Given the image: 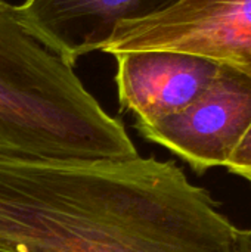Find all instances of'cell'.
I'll list each match as a JSON object with an SVG mask.
<instances>
[{
	"label": "cell",
	"mask_w": 251,
	"mask_h": 252,
	"mask_svg": "<svg viewBox=\"0 0 251 252\" xmlns=\"http://www.w3.org/2000/svg\"><path fill=\"white\" fill-rule=\"evenodd\" d=\"M237 230L173 161L0 149L1 252H237Z\"/></svg>",
	"instance_id": "1"
},
{
	"label": "cell",
	"mask_w": 251,
	"mask_h": 252,
	"mask_svg": "<svg viewBox=\"0 0 251 252\" xmlns=\"http://www.w3.org/2000/svg\"><path fill=\"white\" fill-rule=\"evenodd\" d=\"M70 63L0 0V149L52 158L126 159L139 152L123 121Z\"/></svg>",
	"instance_id": "2"
},
{
	"label": "cell",
	"mask_w": 251,
	"mask_h": 252,
	"mask_svg": "<svg viewBox=\"0 0 251 252\" xmlns=\"http://www.w3.org/2000/svg\"><path fill=\"white\" fill-rule=\"evenodd\" d=\"M96 50L176 52L251 80V0H176L152 15L117 24Z\"/></svg>",
	"instance_id": "3"
},
{
	"label": "cell",
	"mask_w": 251,
	"mask_h": 252,
	"mask_svg": "<svg viewBox=\"0 0 251 252\" xmlns=\"http://www.w3.org/2000/svg\"><path fill=\"white\" fill-rule=\"evenodd\" d=\"M251 126V80L222 66L210 86L182 111L151 124H135L197 173L226 167Z\"/></svg>",
	"instance_id": "4"
},
{
	"label": "cell",
	"mask_w": 251,
	"mask_h": 252,
	"mask_svg": "<svg viewBox=\"0 0 251 252\" xmlns=\"http://www.w3.org/2000/svg\"><path fill=\"white\" fill-rule=\"evenodd\" d=\"M114 56L118 103L136 117V124H151L182 111L210 86L222 68L203 58L164 50Z\"/></svg>",
	"instance_id": "5"
},
{
	"label": "cell",
	"mask_w": 251,
	"mask_h": 252,
	"mask_svg": "<svg viewBox=\"0 0 251 252\" xmlns=\"http://www.w3.org/2000/svg\"><path fill=\"white\" fill-rule=\"evenodd\" d=\"M173 1L176 0H24L18 6L31 31L75 65L117 24L145 18Z\"/></svg>",
	"instance_id": "6"
},
{
	"label": "cell",
	"mask_w": 251,
	"mask_h": 252,
	"mask_svg": "<svg viewBox=\"0 0 251 252\" xmlns=\"http://www.w3.org/2000/svg\"><path fill=\"white\" fill-rule=\"evenodd\" d=\"M226 168L231 173L246 179L251 185V126L232 158L226 164Z\"/></svg>",
	"instance_id": "7"
},
{
	"label": "cell",
	"mask_w": 251,
	"mask_h": 252,
	"mask_svg": "<svg viewBox=\"0 0 251 252\" xmlns=\"http://www.w3.org/2000/svg\"><path fill=\"white\" fill-rule=\"evenodd\" d=\"M237 252H251V227L237 230Z\"/></svg>",
	"instance_id": "8"
},
{
	"label": "cell",
	"mask_w": 251,
	"mask_h": 252,
	"mask_svg": "<svg viewBox=\"0 0 251 252\" xmlns=\"http://www.w3.org/2000/svg\"><path fill=\"white\" fill-rule=\"evenodd\" d=\"M0 252H1V251H0Z\"/></svg>",
	"instance_id": "9"
}]
</instances>
